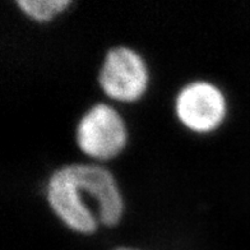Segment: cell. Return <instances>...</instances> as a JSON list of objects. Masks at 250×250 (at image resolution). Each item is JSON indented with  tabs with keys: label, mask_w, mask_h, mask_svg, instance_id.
I'll use <instances>...</instances> for the list:
<instances>
[{
	"label": "cell",
	"mask_w": 250,
	"mask_h": 250,
	"mask_svg": "<svg viewBox=\"0 0 250 250\" xmlns=\"http://www.w3.org/2000/svg\"><path fill=\"white\" fill-rule=\"evenodd\" d=\"M46 199L62 224L79 234H92L99 224L115 226L124 208L115 178L96 164H68L55 170Z\"/></svg>",
	"instance_id": "6da1fadb"
},
{
	"label": "cell",
	"mask_w": 250,
	"mask_h": 250,
	"mask_svg": "<svg viewBox=\"0 0 250 250\" xmlns=\"http://www.w3.org/2000/svg\"><path fill=\"white\" fill-rule=\"evenodd\" d=\"M128 132L123 118L114 107L99 102L89 107L76 128L79 149L96 160L115 157L126 145Z\"/></svg>",
	"instance_id": "7a4b0ae2"
},
{
	"label": "cell",
	"mask_w": 250,
	"mask_h": 250,
	"mask_svg": "<svg viewBox=\"0 0 250 250\" xmlns=\"http://www.w3.org/2000/svg\"><path fill=\"white\" fill-rule=\"evenodd\" d=\"M148 69L135 50L116 46L106 53L99 73V84L110 99L133 102L146 92Z\"/></svg>",
	"instance_id": "3957f363"
},
{
	"label": "cell",
	"mask_w": 250,
	"mask_h": 250,
	"mask_svg": "<svg viewBox=\"0 0 250 250\" xmlns=\"http://www.w3.org/2000/svg\"><path fill=\"white\" fill-rule=\"evenodd\" d=\"M175 112L184 126L197 133L217 128L226 115V100L217 86L207 81L185 84L175 99Z\"/></svg>",
	"instance_id": "277c9868"
},
{
	"label": "cell",
	"mask_w": 250,
	"mask_h": 250,
	"mask_svg": "<svg viewBox=\"0 0 250 250\" xmlns=\"http://www.w3.org/2000/svg\"><path fill=\"white\" fill-rule=\"evenodd\" d=\"M16 4L26 16L37 22H47L70 5V0H17Z\"/></svg>",
	"instance_id": "5b68a950"
},
{
	"label": "cell",
	"mask_w": 250,
	"mask_h": 250,
	"mask_svg": "<svg viewBox=\"0 0 250 250\" xmlns=\"http://www.w3.org/2000/svg\"><path fill=\"white\" fill-rule=\"evenodd\" d=\"M114 250H137V249H133V248H128V247H120V248H116Z\"/></svg>",
	"instance_id": "8992f818"
}]
</instances>
